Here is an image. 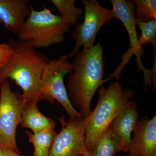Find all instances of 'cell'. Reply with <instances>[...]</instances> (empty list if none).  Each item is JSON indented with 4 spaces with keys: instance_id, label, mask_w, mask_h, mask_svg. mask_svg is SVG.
Masks as SVG:
<instances>
[{
    "instance_id": "1",
    "label": "cell",
    "mask_w": 156,
    "mask_h": 156,
    "mask_svg": "<svg viewBox=\"0 0 156 156\" xmlns=\"http://www.w3.org/2000/svg\"><path fill=\"white\" fill-rule=\"evenodd\" d=\"M8 44L12 53L10 60L0 70V84L9 79L14 81L23 91L26 102L37 104L41 101L54 103L42 84V74L50 59L28 42L11 39Z\"/></svg>"
},
{
    "instance_id": "2",
    "label": "cell",
    "mask_w": 156,
    "mask_h": 156,
    "mask_svg": "<svg viewBox=\"0 0 156 156\" xmlns=\"http://www.w3.org/2000/svg\"><path fill=\"white\" fill-rule=\"evenodd\" d=\"M103 48L100 42L88 49L83 48L76 53L72 63L73 72L68 81V94L73 106L83 118L91 112L95 92L106 82L103 79Z\"/></svg>"
},
{
    "instance_id": "3",
    "label": "cell",
    "mask_w": 156,
    "mask_h": 156,
    "mask_svg": "<svg viewBox=\"0 0 156 156\" xmlns=\"http://www.w3.org/2000/svg\"><path fill=\"white\" fill-rule=\"evenodd\" d=\"M98 96L95 108L84 118L87 151L93 149L101 134L112 122L136 102L130 100L135 96L134 91L130 89L123 91L118 80L112 83L106 89L101 87L98 89Z\"/></svg>"
},
{
    "instance_id": "4",
    "label": "cell",
    "mask_w": 156,
    "mask_h": 156,
    "mask_svg": "<svg viewBox=\"0 0 156 156\" xmlns=\"http://www.w3.org/2000/svg\"><path fill=\"white\" fill-rule=\"evenodd\" d=\"M70 26L60 16L52 14L44 5L41 11L32 8L30 14L17 36L18 40L28 42L37 50L48 48L63 43Z\"/></svg>"
},
{
    "instance_id": "5",
    "label": "cell",
    "mask_w": 156,
    "mask_h": 156,
    "mask_svg": "<svg viewBox=\"0 0 156 156\" xmlns=\"http://www.w3.org/2000/svg\"><path fill=\"white\" fill-rule=\"evenodd\" d=\"M26 103L21 95L12 91L9 79L0 84V147L18 154L16 132Z\"/></svg>"
},
{
    "instance_id": "6",
    "label": "cell",
    "mask_w": 156,
    "mask_h": 156,
    "mask_svg": "<svg viewBox=\"0 0 156 156\" xmlns=\"http://www.w3.org/2000/svg\"><path fill=\"white\" fill-rule=\"evenodd\" d=\"M112 10L115 18L119 20L126 27L130 38L129 49L125 53L119 66L109 77L110 80L116 79L119 80L121 73L131 57L136 55V62L140 70H142L144 74L145 87L151 86L152 83L153 73L151 70L146 69L143 65L141 56H143L144 50L138 48V38L136 30V21L134 15L135 6L133 2L128 0H111Z\"/></svg>"
},
{
    "instance_id": "7",
    "label": "cell",
    "mask_w": 156,
    "mask_h": 156,
    "mask_svg": "<svg viewBox=\"0 0 156 156\" xmlns=\"http://www.w3.org/2000/svg\"><path fill=\"white\" fill-rule=\"evenodd\" d=\"M85 9L84 21L76 23L72 37L75 41L72 52L64 55L66 58L74 55L81 47L88 49L94 46L95 37L101 28L115 18L112 9L104 8L96 0H83Z\"/></svg>"
},
{
    "instance_id": "8",
    "label": "cell",
    "mask_w": 156,
    "mask_h": 156,
    "mask_svg": "<svg viewBox=\"0 0 156 156\" xmlns=\"http://www.w3.org/2000/svg\"><path fill=\"white\" fill-rule=\"evenodd\" d=\"M73 65L64 55L58 59L50 60L42 74L41 81L47 94L57 100L65 110L70 118L82 117L73 106L69 97L64 79L73 72Z\"/></svg>"
},
{
    "instance_id": "9",
    "label": "cell",
    "mask_w": 156,
    "mask_h": 156,
    "mask_svg": "<svg viewBox=\"0 0 156 156\" xmlns=\"http://www.w3.org/2000/svg\"><path fill=\"white\" fill-rule=\"evenodd\" d=\"M61 131L56 134L50 149L53 156H81L87 151L84 118H70L67 122L60 119Z\"/></svg>"
},
{
    "instance_id": "10",
    "label": "cell",
    "mask_w": 156,
    "mask_h": 156,
    "mask_svg": "<svg viewBox=\"0 0 156 156\" xmlns=\"http://www.w3.org/2000/svg\"><path fill=\"white\" fill-rule=\"evenodd\" d=\"M128 152L137 156H156V115L138 121Z\"/></svg>"
},
{
    "instance_id": "11",
    "label": "cell",
    "mask_w": 156,
    "mask_h": 156,
    "mask_svg": "<svg viewBox=\"0 0 156 156\" xmlns=\"http://www.w3.org/2000/svg\"><path fill=\"white\" fill-rule=\"evenodd\" d=\"M29 0H0V22L7 30L17 35L30 14Z\"/></svg>"
},
{
    "instance_id": "12",
    "label": "cell",
    "mask_w": 156,
    "mask_h": 156,
    "mask_svg": "<svg viewBox=\"0 0 156 156\" xmlns=\"http://www.w3.org/2000/svg\"><path fill=\"white\" fill-rule=\"evenodd\" d=\"M137 103L126 109L110 125L109 127L119 142L120 151L127 152L131 140V134L139 121Z\"/></svg>"
},
{
    "instance_id": "13",
    "label": "cell",
    "mask_w": 156,
    "mask_h": 156,
    "mask_svg": "<svg viewBox=\"0 0 156 156\" xmlns=\"http://www.w3.org/2000/svg\"><path fill=\"white\" fill-rule=\"evenodd\" d=\"M20 126L36 133L48 129H54L56 123L54 120L46 116L38 108L37 103L26 102L21 115Z\"/></svg>"
},
{
    "instance_id": "14",
    "label": "cell",
    "mask_w": 156,
    "mask_h": 156,
    "mask_svg": "<svg viewBox=\"0 0 156 156\" xmlns=\"http://www.w3.org/2000/svg\"><path fill=\"white\" fill-rule=\"evenodd\" d=\"M29 141L34 147L33 156H49L56 133L54 129H48L31 133L25 131Z\"/></svg>"
},
{
    "instance_id": "15",
    "label": "cell",
    "mask_w": 156,
    "mask_h": 156,
    "mask_svg": "<svg viewBox=\"0 0 156 156\" xmlns=\"http://www.w3.org/2000/svg\"><path fill=\"white\" fill-rule=\"evenodd\" d=\"M92 156H116L120 152L119 142L109 127L91 151Z\"/></svg>"
},
{
    "instance_id": "16",
    "label": "cell",
    "mask_w": 156,
    "mask_h": 156,
    "mask_svg": "<svg viewBox=\"0 0 156 156\" xmlns=\"http://www.w3.org/2000/svg\"><path fill=\"white\" fill-rule=\"evenodd\" d=\"M65 22L70 25L77 23L78 19L83 14V11L75 6V0H51Z\"/></svg>"
},
{
    "instance_id": "17",
    "label": "cell",
    "mask_w": 156,
    "mask_h": 156,
    "mask_svg": "<svg viewBox=\"0 0 156 156\" xmlns=\"http://www.w3.org/2000/svg\"><path fill=\"white\" fill-rule=\"evenodd\" d=\"M134 15L136 22H147L156 19V0H134Z\"/></svg>"
},
{
    "instance_id": "18",
    "label": "cell",
    "mask_w": 156,
    "mask_h": 156,
    "mask_svg": "<svg viewBox=\"0 0 156 156\" xmlns=\"http://www.w3.org/2000/svg\"><path fill=\"white\" fill-rule=\"evenodd\" d=\"M136 25L141 30V34L138 39V47L140 50H144L142 46L149 44L152 45L156 55V19L147 22H136Z\"/></svg>"
},
{
    "instance_id": "19",
    "label": "cell",
    "mask_w": 156,
    "mask_h": 156,
    "mask_svg": "<svg viewBox=\"0 0 156 156\" xmlns=\"http://www.w3.org/2000/svg\"><path fill=\"white\" fill-rule=\"evenodd\" d=\"M12 53V49L8 43L0 44V70L10 60Z\"/></svg>"
},
{
    "instance_id": "20",
    "label": "cell",
    "mask_w": 156,
    "mask_h": 156,
    "mask_svg": "<svg viewBox=\"0 0 156 156\" xmlns=\"http://www.w3.org/2000/svg\"><path fill=\"white\" fill-rule=\"evenodd\" d=\"M0 156H23L21 155L12 150L9 148L1 147H0Z\"/></svg>"
},
{
    "instance_id": "21",
    "label": "cell",
    "mask_w": 156,
    "mask_h": 156,
    "mask_svg": "<svg viewBox=\"0 0 156 156\" xmlns=\"http://www.w3.org/2000/svg\"><path fill=\"white\" fill-rule=\"evenodd\" d=\"M82 156H92V151H86Z\"/></svg>"
},
{
    "instance_id": "22",
    "label": "cell",
    "mask_w": 156,
    "mask_h": 156,
    "mask_svg": "<svg viewBox=\"0 0 156 156\" xmlns=\"http://www.w3.org/2000/svg\"><path fill=\"white\" fill-rule=\"evenodd\" d=\"M127 156H137L133 154H131V153H128V154L127 155Z\"/></svg>"
},
{
    "instance_id": "23",
    "label": "cell",
    "mask_w": 156,
    "mask_h": 156,
    "mask_svg": "<svg viewBox=\"0 0 156 156\" xmlns=\"http://www.w3.org/2000/svg\"><path fill=\"white\" fill-rule=\"evenodd\" d=\"M49 156H53V155H52V154H50H50H49Z\"/></svg>"
}]
</instances>
